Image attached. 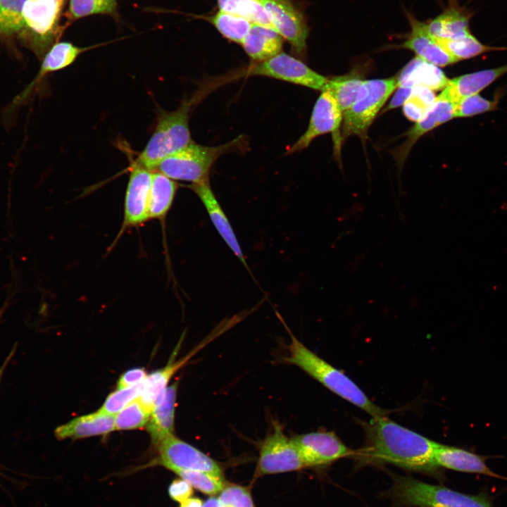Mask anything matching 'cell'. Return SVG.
Masks as SVG:
<instances>
[{
    "instance_id": "cell-1",
    "label": "cell",
    "mask_w": 507,
    "mask_h": 507,
    "mask_svg": "<svg viewBox=\"0 0 507 507\" xmlns=\"http://www.w3.org/2000/svg\"><path fill=\"white\" fill-rule=\"evenodd\" d=\"M365 430V444L353 455L360 465L392 464L434 476L439 474L434 461L436 442L386 415L373 418Z\"/></svg>"
},
{
    "instance_id": "cell-2",
    "label": "cell",
    "mask_w": 507,
    "mask_h": 507,
    "mask_svg": "<svg viewBox=\"0 0 507 507\" xmlns=\"http://www.w3.org/2000/svg\"><path fill=\"white\" fill-rule=\"evenodd\" d=\"M287 329L291 337L289 354L284 358L287 363L298 366L327 389L372 417L386 415L387 412L375 404L348 376L308 349Z\"/></svg>"
},
{
    "instance_id": "cell-3",
    "label": "cell",
    "mask_w": 507,
    "mask_h": 507,
    "mask_svg": "<svg viewBox=\"0 0 507 507\" xmlns=\"http://www.w3.org/2000/svg\"><path fill=\"white\" fill-rule=\"evenodd\" d=\"M387 496L393 507H492L484 495L464 494L401 475H393Z\"/></svg>"
},
{
    "instance_id": "cell-4",
    "label": "cell",
    "mask_w": 507,
    "mask_h": 507,
    "mask_svg": "<svg viewBox=\"0 0 507 507\" xmlns=\"http://www.w3.org/2000/svg\"><path fill=\"white\" fill-rule=\"evenodd\" d=\"M193 101H184L176 110L160 113L151 137L135 160L138 164L154 171L163 158L192 142L189 118Z\"/></svg>"
},
{
    "instance_id": "cell-5",
    "label": "cell",
    "mask_w": 507,
    "mask_h": 507,
    "mask_svg": "<svg viewBox=\"0 0 507 507\" xmlns=\"http://www.w3.org/2000/svg\"><path fill=\"white\" fill-rule=\"evenodd\" d=\"M238 137L218 146H204L192 142L180 151L165 157L154 171L160 172L173 180L187 181L192 184L209 182L211 169L217 159L236 148Z\"/></svg>"
},
{
    "instance_id": "cell-6",
    "label": "cell",
    "mask_w": 507,
    "mask_h": 507,
    "mask_svg": "<svg viewBox=\"0 0 507 507\" xmlns=\"http://www.w3.org/2000/svg\"><path fill=\"white\" fill-rule=\"evenodd\" d=\"M65 0H27L23 8L25 26L20 35L41 60L62 35L61 25Z\"/></svg>"
},
{
    "instance_id": "cell-7",
    "label": "cell",
    "mask_w": 507,
    "mask_h": 507,
    "mask_svg": "<svg viewBox=\"0 0 507 507\" xmlns=\"http://www.w3.org/2000/svg\"><path fill=\"white\" fill-rule=\"evenodd\" d=\"M397 87V76L364 80L356 100L343 113L342 141L351 135L365 139L376 115Z\"/></svg>"
},
{
    "instance_id": "cell-8",
    "label": "cell",
    "mask_w": 507,
    "mask_h": 507,
    "mask_svg": "<svg viewBox=\"0 0 507 507\" xmlns=\"http://www.w3.org/2000/svg\"><path fill=\"white\" fill-rule=\"evenodd\" d=\"M343 113L328 89L321 91L312 111L306 132L290 147L287 154H293L309 146L314 139L326 133H331L334 155L340 161L342 142L340 127Z\"/></svg>"
},
{
    "instance_id": "cell-9",
    "label": "cell",
    "mask_w": 507,
    "mask_h": 507,
    "mask_svg": "<svg viewBox=\"0 0 507 507\" xmlns=\"http://www.w3.org/2000/svg\"><path fill=\"white\" fill-rule=\"evenodd\" d=\"M244 74L268 77L320 91L327 88L329 81L299 58L283 51L264 61L251 63Z\"/></svg>"
},
{
    "instance_id": "cell-10",
    "label": "cell",
    "mask_w": 507,
    "mask_h": 507,
    "mask_svg": "<svg viewBox=\"0 0 507 507\" xmlns=\"http://www.w3.org/2000/svg\"><path fill=\"white\" fill-rule=\"evenodd\" d=\"M306 468L299 451L282 426L275 424L273 431L263 442L256 475L257 477L300 470Z\"/></svg>"
},
{
    "instance_id": "cell-11",
    "label": "cell",
    "mask_w": 507,
    "mask_h": 507,
    "mask_svg": "<svg viewBox=\"0 0 507 507\" xmlns=\"http://www.w3.org/2000/svg\"><path fill=\"white\" fill-rule=\"evenodd\" d=\"M272 27L303 57L306 53L309 30L303 12L292 0H260Z\"/></svg>"
},
{
    "instance_id": "cell-12",
    "label": "cell",
    "mask_w": 507,
    "mask_h": 507,
    "mask_svg": "<svg viewBox=\"0 0 507 507\" xmlns=\"http://www.w3.org/2000/svg\"><path fill=\"white\" fill-rule=\"evenodd\" d=\"M158 458L156 461L170 470H198L223 477L220 465L213 458L174 434L165 438L156 446Z\"/></svg>"
},
{
    "instance_id": "cell-13",
    "label": "cell",
    "mask_w": 507,
    "mask_h": 507,
    "mask_svg": "<svg viewBox=\"0 0 507 507\" xmlns=\"http://www.w3.org/2000/svg\"><path fill=\"white\" fill-rule=\"evenodd\" d=\"M305 467L323 466L339 459L353 456L355 451L347 447L331 432H313L292 439Z\"/></svg>"
},
{
    "instance_id": "cell-14",
    "label": "cell",
    "mask_w": 507,
    "mask_h": 507,
    "mask_svg": "<svg viewBox=\"0 0 507 507\" xmlns=\"http://www.w3.org/2000/svg\"><path fill=\"white\" fill-rule=\"evenodd\" d=\"M153 171L131 163L124 201V215L120 235L127 229L139 226L149 220L148 204Z\"/></svg>"
},
{
    "instance_id": "cell-15",
    "label": "cell",
    "mask_w": 507,
    "mask_h": 507,
    "mask_svg": "<svg viewBox=\"0 0 507 507\" xmlns=\"http://www.w3.org/2000/svg\"><path fill=\"white\" fill-rule=\"evenodd\" d=\"M411 31L399 47L413 51L416 56L438 67L458 62L449 54L428 32L427 23L422 22L407 13Z\"/></svg>"
},
{
    "instance_id": "cell-16",
    "label": "cell",
    "mask_w": 507,
    "mask_h": 507,
    "mask_svg": "<svg viewBox=\"0 0 507 507\" xmlns=\"http://www.w3.org/2000/svg\"><path fill=\"white\" fill-rule=\"evenodd\" d=\"M455 104L442 92L436 96L425 115L406 134V141L396 152L403 163L413 144L425 134L454 118Z\"/></svg>"
},
{
    "instance_id": "cell-17",
    "label": "cell",
    "mask_w": 507,
    "mask_h": 507,
    "mask_svg": "<svg viewBox=\"0 0 507 507\" xmlns=\"http://www.w3.org/2000/svg\"><path fill=\"white\" fill-rule=\"evenodd\" d=\"M486 457L475 452L453 446L436 442L434 461L436 465L456 471L480 474L502 479V476L492 471L486 463ZM506 479V478H504Z\"/></svg>"
},
{
    "instance_id": "cell-18",
    "label": "cell",
    "mask_w": 507,
    "mask_h": 507,
    "mask_svg": "<svg viewBox=\"0 0 507 507\" xmlns=\"http://www.w3.org/2000/svg\"><path fill=\"white\" fill-rule=\"evenodd\" d=\"M190 189L202 202L212 223L222 239L245 268L249 270L237 236L228 218L213 193L210 182L191 184Z\"/></svg>"
},
{
    "instance_id": "cell-19",
    "label": "cell",
    "mask_w": 507,
    "mask_h": 507,
    "mask_svg": "<svg viewBox=\"0 0 507 507\" xmlns=\"http://www.w3.org/2000/svg\"><path fill=\"white\" fill-rule=\"evenodd\" d=\"M472 13L460 6L456 0H449L448 6L427 23L429 33L436 39H456L470 33L469 21Z\"/></svg>"
},
{
    "instance_id": "cell-20",
    "label": "cell",
    "mask_w": 507,
    "mask_h": 507,
    "mask_svg": "<svg viewBox=\"0 0 507 507\" xmlns=\"http://www.w3.org/2000/svg\"><path fill=\"white\" fill-rule=\"evenodd\" d=\"M177 382L168 387L158 399L147 423L154 446L173 434Z\"/></svg>"
},
{
    "instance_id": "cell-21",
    "label": "cell",
    "mask_w": 507,
    "mask_h": 507,
    "mask_svg": "<svg viewBox=\"0 0 507 507\" xmlns=\"http://www.w3.org/2000/svg\"><path fill=\"white\" fill-rule=\"evenodd\" d=\"M449 82L438 67L419 57L411 60L397 76L398 87H425L432 91L444 89Z\"/></svg>"
},
{
    "instance_id": "cell-22",
    "label": "cell",
    "mask_w": 507,
    "mask_h": 507,
    "mask_svg": "<svg viewBox=\"0 0 507 507\" xmlns=\"http://www.w3.org/2000/svg\"><path fill=\"white\" fill-rule=\"evenodd\" d=\"M284 39L271 27L252 23L242 46L252 63L268 60L282 51Z\"/></svg>"
},
{
    "instance_id": "cell-23",
    "label": "cell",
    "mask_w": 507,
    "mask_h": 507,
    "mask_svg": "<svg viewBox=\"0 0 507 507\" xmlns=\"http://www.w3.org/2000/svg\"><path fill=\"white\" fill-rule=\"evenodd\" d=\"M115 430L114 415L99 412L80 416L56 428L58 439H81L106 434Z\"/></svg>"
},
{
    "instance_id": "cell-24",
    "label": "cell",
    "mask_w": 507,
    "mask_h": 507,
    "mask_svg": "<svg viewBox=\"0 0 507 507\" xmlns=\"http://www.w3.org/2000/svg\"><path fill=\"white\" fill-rule=\"evenodd\" d=\"M505 73H507V64L463 75L449 80L442 92L456 105L461 99L478 94Z\"/></svg>"
},
{
    "instance_id": "cell-25",
    "label": "cell",
    "mask_w": 507,
    "mask_h": 507,
    "mask_svg": "<svg viewBox=\"0 0 507 507\" xmlns=\"http://www.w3.org/2000/svg\"><path fill=\"white\" fill-rule=\"evenodd\" d=\"M206 343L194 349L189 354L181 360L175 362L170 361L163 368L153 372L146 376L143 381L142 391L137 399L148 411L151 413L158 399L168 387V384L175 373L184 365L197 352L198 349H201Z\"/></svg>"
},
{
    "instance_id": "cell-26",
    "label": "cell",
    "mask_w": 507,
    "mask_h": 507,
    "mask_svg": "<svg viewBox=\"0 0 507 507\" xmlns=\"http://www.w3.org/2000/svg\"><path fill=\"white\" fill-rule=\"evenodd\" d=\"M177 182L158 171H153L148 204L150 219H165L174 201Z\"/></svg>"
},
{
    "instance_id": "cell-27",
    "label": "cell",
    "mask_w": 507,
    "mask_h": 507,
    "mask_svg": "<svg viewBox=\"0 0 507 507\" xmlns=\"http://www.w3.org/2000/svg\"><path fill=\"white\" fill-rule=\"evenodd\" d=\"M202 18L210 23L223 37L239 44H242L252 25L242 17L220 10Z\"/></svg>"
},
{
    "instance_id": "cell-28",
    "label": "cell",
    "mask_w": 507,
    "mask_h": 507,
    "mask_svg": "<svg viewBox=\"0 0 507 507\" xmlns=\"http://www.w3.org/2000/svg\"><path fill=\"white\" fill-rule=\"evenodd\" d=\"M438 44L458 61L470 58L482 54L507 50V47H495L481 43L471 33L456 39H436Z\"/></svg>"
},
{
    "instance_id": "cell-29",
    "label": "cell",
    "mask_w": 507,
    "mask_h": 507,
    "mask_svg": "<svg viewBox=\"0 0 507 507\" xmlns=\"http://www.w3.org/2000/svg\"><path fill=\"white\" fill-rule=\"evenodd\" d=\"M97 46L81 47L69 42H58L45 54L41 65L50 73L58 71L73 64L81 54Z\"/></svg>"
},
{
    "instance_id": "cell-30",
    "label": "cell",
    "mask_w": 507,
    "mask_h": 507,
    "mask_svg": "<svg viewBox=\"0 0 507 507\" xmlns=\"http://www.w3.org/2000/svg\"><path fill=\"white\" fill-rule=\"evenodd\" d=\"M217 5L220 11L239 15L252 23L273 27L260 0H217Z\"/></svg>"
},
{
    "instance_id": "cell-31",
    "label": "cell",
    "mask_w": 507,
    "mask_h": 507,
    "mask_svg": "<svg viewBox=\"0 0 507 507\" xmlns=\"http://www.w3.org/2000/svg\"><path fill=\"white\" fill-rule=\"evenodd\" d=\"M365 80L354 74L329 79L327 87L344 113L356 100Z\"/></svg>"
},
{
    "instance_id": "cell-32",
    "label": "cell",
    "mask_w": 507,
    "mask_h": 507,
    "mask_svg": "<svg viewBox=\"0 0 507 507\" xmlns=\"http://www.w3.org/2000/svg\"><path fill=\"white\" fill-rule=\"evenodd\" d=\"M95 14L117 18V0H70L65 17L70 23Z\"/></svg>"
},
{
    "instance_id": "cell-33",
    "label": "cell",
    "mask_w": 507,
    "mask_h": 507,
    "mask_svg": "<svg viewBox=\"0 0 507 507\" xmlns=\"http://www.w3.org/2000/svg\"><path fill=\"white\" fill-rule=\"evenodd\" d=\"M27 0H0V35L20 34L25 23L23 8Z\"/></svg>"
},
{
    "instance_id": "cell-34",
    "label": "cell",
    "mask_w": 507,
    "mask_h": 507,
    "mask_svg": "<svg viewBox=\"0 0 507 507\" xmlns=\"http://www.w3.org/2000/svg\"><path fill=\"white\" fill-rule=\"evenodd\" d=\"M150 415L151 413L137 399L114 415L115 430H127L141 428L147 425Z\"/></svg>"
},
{
    "instance_id": "cell-35",
    "label": "cell",
    "mask_w": 507,
    "mask_h": 507,
    "mask_svg": "<svg viewBox=\"0 0 507 507\" xmlns=\"http://www.w3.org/2000/svg\"><path fill=\"white\" fill-rule=\"evenodd\" d=\"M177 475L201 492L214 495L220 492L226 485L223 477L198 470H173Z\"/></svg>"
},
{
    "instance_id": "cell-36",
    "label": "cell",
    "mask_w": 507,
    "mask_h": 507,
    "mask_svg": "<svg viewBox=\"0 0 507 507\" xmlns=\"http://www.w3.org/2000/svg\"><path fill=\"white\" fill-rule=\"evenodd\" d=\"M434 91L425 87H415L403 105L404 115L410 120L418 122L435 100Z\"/></svg>"
},
{
    "instance_id": "cell-37",
    "label": "cell",
    "mask_w": 507,
    "mask_h": 507,
    "mask_svg": "<svg viewBox=\"0 0 507 507\" xmlns=\"http://www.w3.org/2000/svg\"><path fill=\"white\" fill-rule=\"evenodd\" d=\"M143 387V382L125 389H117L106 399L100 413L115 415L132 401L137 399Z\"/></svg>"
},
{
    "instance_id": "cell-38",
    "label": "cell",
    "mask_w": 507,
    "mask_h": 507,
    "mask_svg": "<svg viewBox=\"0 0 507 507\" xmlns=\"http://www.w3.org/2000/svg\"><path fill=\"white\" fill-rule=\"evenodd\" d=\"M497 101L487 100L476 94L461 99L455 105L454 118L470 117L491 111L496 108Z\"/></svg>"
},
{
    "instance_id": "cell-39",
    "label": "cell",
    "mask_w": 507,
    "mask_h": 507,
    "mask_svg": "<svg viewBox=\"0 0 507 507\" xmlns=\"http://www.w3.org/2000/svg\"><path fill=\"white\" fill-rule=\"evenodd\" d=\"M218 498L228 507H255L249 489L238 484L225 485Z\"/></svg>"
},
{
    "instance_id": "cell-40",
    "label": "cell",
    "mask_w": 507,
    "mask_h": 507,
    "mask_svg": "<svg viewBox=\"0 0 507 507\" xmlns=\"http://www.w3.org/2000/svg\"><path fill=\"white\" fill-rule=\"evenodd\" d=\"M168 494L173 500L181 503L192 496L193 489L184 480L177 479L170 483Z\"/></svg>"
},
{
    "instance_id": "cell-41",
    "label": "cell",
    "mask_w": 507,
    "mask_h": 507,
    "mask_svg": "<svg viewBox=\"0 0 507 507\" xmlns=\"http://www.w3.org/2000/svg\"><path fill=\"white\" fill-rule=\"evenodd\" d=\"M146 376V371L143 368L130 369L120 377L117 389H125L142 382Z\"/></svg>"
},
{
    "instance_id": "cell-42",
    "label": "cell",
    "mask_w": 507,
    "mask_h": 507,
    "mask_svg": "<svg viewBox=\"0 0 507 507\" xmlns=\"http://www.w3.org/2000/svg\"><path fill=\"white\" fill-rule=\"evenodd\" d=\"M413 88L411 87H397V90L396 91L394 96L389 104L382 110V113L403 106L411 94Z\"/></svg>"
},
{
    "instance_id": "cell-43",
    "label": "cell",
    "mask_w": 507,
    "mask_h": 507,
    "mask_svg": "<svg viewBox=\"0 0 507 507\" xmlns=\"http://www.w3.org/2000/svg\"><path fill=\"white\" fill-rule=\"evenodd\" d=\"M203 502L199 498H189L180 503V507H202Z\"/></svg>"
},
{
    "instance_id": "cell-44",
    "label": "cell",
    "mask_w": 507,
    "mask_h": 507,
    "mask_svg": "<svg viewBox=\"0 0 507 507\" xmlns=\"http://www.w3.org/2000/svg\"><path fill=\"white\" fill-rule=\"evenodd\" d=\"M202 507H228L219 498L211 497L203 504Z\"/></svg>"
},
{
    "instance_id": "cell-45",
    "label": "cell",
    "mask_w": 507,
    "mask_h": 507,
    "mask_svg": "<svg viewBox=\"0 0 507 507\" xmlns=\"http://www.w3.org/2000/svg\"><path fill=\"white\" fill-rule=\"evenodd\" d=\"M15 347H14V348L12 349V351H11V353L8 354V356L7 358H6L5 361L3 363V364H2L1 366L0 367V380H1V378L2 375H3V373H4V370L6 369V368L7 365L8 364L9 361H11V358L13 357V354H14V353H15Z\"/></svg>"
}]
</instances>
